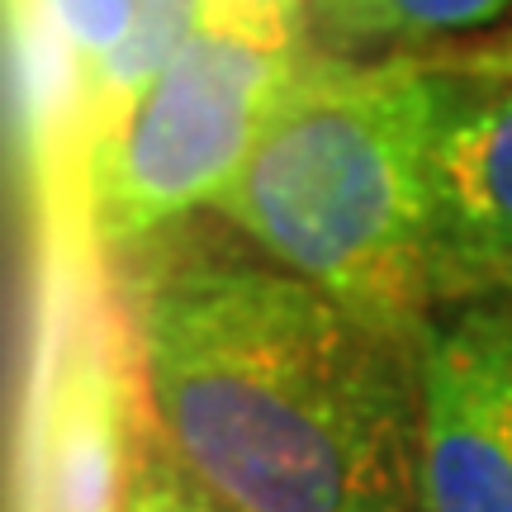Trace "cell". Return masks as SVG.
<instances>
[{
    "label": "cell",
    "mask_w": 512,
    "mask_h": 512,
    "mask_svg": "<svg viewBox=\"0 0 512 512\" xmlns=\"http://www.w3.org/2000/svg\"><path fill=\"white\" fill-rule=\"evenodd\" d=\"M138 361L176 465L228 512H418V342L280 261L157 266Z\"/></svg>",
    "instance_id": "obj_1"
},
{
    "label": "cell",
    "mask_w": 512,
    "mask_h": 512,
    "mask_svg": "<svg viewBox=\"0 0 512 512\" xmlns=\"http://www.w3.org/2000/svg\"><path fill=\"white\" fill-rule=\"evenodd\" d=\"M427 128L432 62L304 53L214 209L285 271L418 342L437 313Z\"/></svg>",
    "instance_id": "obj_2"
},
{
    "label": "cell",
    "mask_w": 512,
    "mask_h": 512,
    "mask_svg": "<svg viewBox=\"0 0 512 512\" xmlns=\"http://www.w3.org/2000/svg\"><path fill=\"white\" fill-rule=\"evenodd\" d=\"M304 48H261L200 29L171 57L110 138L91 147V223L100 242H128L219 204L271 119Z\"/></svg>",
    "instance_id": "obj_3"
},
{
    "label": "cell",
    "mask_w": 512,
    "mask_h": 512,
    "mask_svg": "<svg viewBox=\"0 0 512 512\" xmlns=\"http://www.w3.org/2000/svg\"><path fill=\"white\" fill-rule=\"evenodd\" d=\"M432 309L512 299V81L432 62L427 128Z\"/></svg>",
    "instance_id": "obj_4"
},
{
    "label": "cell",
    "mask_w": 512,
    "mask_h": 512,
    "mask_svg": "<svg viewBox=\"0 0 512 512\" xmlns=\"http://www.w3.org/2000/svg\"><path fill=\"white\" fill-rule=\"evenodd\" d=\"M418 512H512V299L437 309L418 337Z\"/></svg>",
    "instance_id": "obj_5"
},
{
    "label": "cell",
    "mask_w": 512,
    "mask_h": 512,
    "mask_svg": "<svg viewBox=\"0 0 512 512\" xmlns=\"http://www.w3.org/2000/svg\"><path fill=\"white\" fill-rule=\"evenodd\" d=\"M124 394L100 342H76L38 418L34 512H124Z\"/></svg>",
    "instance_id": "obj_6"
},
{
    "label": "cell",
    "mask_w": 512,
    "mask_h": 512,
    "mask_svg": "<svg viewBox=\"0 0 512 512\" xmlns=\"http://www.w3.org/2000/svg\"><path fill=\"white\" fill-rule=\"evenodd\" d=\"M508 10L512 0H309V24L332 53L351 57L370 43H422L484 29Z\"/></svg>",
    "instance_id": "obj_7"
},
{
    "label": "cell",
    "mask_w": 512,
    "mask_h": 512,
    "mask_svg": "<svg viewBox=\"0 0 512 512\" xmlns=\"http://www.w3.org/2000/svg\"><path fill=\"white\" fill-rule=\"evenodd\" d=\"M48 15H53V29L72 62V81L81 91L128 38L133 0H48Z\"/></svg>",
    "instance_id": "obj_8"
},
{
    "label": "cell",
    "mask_w": 512,
    "mask_h": 512,
    "mask_svg": "<svg viewBox=\"0 0 512 512\" xmlns=\"http://www.w3.org/2000/svg\"><path fill=\"white\" fill-rule=\"evenodd\" d=\"M204 10V29L247 38L261 48H304L299 34L309 29V0H204Z\"/></svg>",
    "instance_id": "obj_9"
},
{
    "label": "cell",
    "mask_w": 512,
    "mask_h": 512,
    "mask_svg": "<svg viewBox=\"0 0 512 512\" xmlns=\"http://www.w3.org/2000/svg\"><path fill=\"white\" fill-rule=\"evenodd\" d=\"M124 512H228V508L185 475L176 456H143L138 475L128 479Z\"/></svg>",
    "instance_id": "obj_10"
},
{
    "label": "cell",
    "mask_w": 512,
    "mask_h": 512,
    "mask_svg": "<svg viewBox=\"0 0 512 512\" xmlns=\"http://www.w3.org/2000/svg\"><path fill=\"white\" fill-rule=\"evenodd\" d=\"M456 67L465 72H479V76H498V81H512V34L494 38V43H484V48H470V53L451 57Z\"/></svg>",
    "instance_id": "obj_11"
}]
</instances>
